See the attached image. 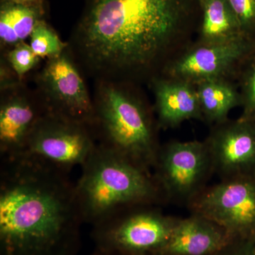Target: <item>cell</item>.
<instances>
[{
  "label": "cell",
  "instance_id": "cell-10",
  "mask_svg": "<svg viewBox=\"0 0 255 255\" xmlns=\"http://www.w3.org/2000/svg\"><path fill=\"white\" fill-rule=\"evenodd\" d=\"M0 92V155L4 160L21 153L48 113L36 90L28 88L25 82Z\"/></svg>",
  "mask_w": 255,
  "mask_h": 255
},
{
  "label": "cell",
  "instance_id": "cell-12",
  "mask_svg": "<svg viewBox=\"0 0 255 255\" xmlns=\"http://www.w3.org/2000/svg\"><path fill=\"white\" fill-rule=\"evenodd\" d=\"M231 238L210 220L194 215L176 221L167 244L157 255H209L224 249Z\"/></svg>",
  "mask_w": 255,
  "mask_h": 255
},
{
  "label": "cell",
  "instance_id": "cell-24",
  "mask_svg": "<svg viewBox=\"0 0 255 255\" xmlns=\"http://www.w3.org/2000/svg\"><path fill=\"white\" fill-rule=\"evenodd\" d=\"M46 0H0L4 2L12 3V4L24 5V6H38L46 4Z\"/></svg>",
  "mask_w": 255,
  "mask_h": 255
},
{
  "label": "cell",
  "instance_id": "cell-20",
  "mask_svg": "<svg viewBox=\"0 0 255 255\" xmlns=\"http://www.w3.org/2000/svg\"><path fill=\"white\" fill-rule=\"evenodd\" d=\"M241 28L255 22V0H228Z\"/></svg>",
  "mask_w": 255,
  "mask_h": 255
},
{
  "label": "cell",
  "instance_id": "cell-16",
  "mask_svg": "<svg viewBox=\"0 0 255 255\" xmlns=\"http://www.w3.org/2000/svg\"><path fill=\"white\" fill-rule=\"evenodd\" d=\"M202 34L209 43L238 37L241 29L228 0H201Z\"/></svg>",
  "mask_w": 255,
  "mask_h": 255
},
{
  "label": "cell",
  "instance_id": "cell-11",
  "mask_svg": "<svg viewBox=\"0 0 255 255\" xmlns=\"http://www.w3.org/2000/svg\"><path fill=\"white\" fill-rule=\"evenodd\" d=\"M212 170L225 179L255 177V122L243 119L219 129L208 144Z\"/></svg>",
  "mask_w": 255,
  "mask_h": 255
},
{
  "label": "cell",
  "instance_id": "cell-1",
  "mask_svg": "<svg viewBox=\"0 0 255 255\" xmlns=\"http://www.w3.org/2000/svg\"><path fill=\"white\" fill-rule=\"evenodd\" d=\"M185 13V0H85L68 48L95 80L125 81L155 63Z\"/></svg>",
  "mask_w": 255,
  "mask_h": 255
},
{
  "label": "cell",
  "instance_id": "cell-4",
  "mask_svg": "<svg viewBox=\"0 0 255 255\" xmlns=\"http://www.w3.org/2000/svg\"><path fill=\"white\" fill-rule=\"evenodd\" d=\"M125 85L95 80L92 131L97 143L149 170L159 152L152 120L143 102Z\"/></svg>",
  "mask_w": 255,
  "mask_h": 255
},
{
  "label": "cell",
  "instance_id": "cell-18",
  "mask_svg": "<svg viewBox=\"0 0 255 255\" xmlns=\"http://www.w3.org/2000/svg\"><path fill=\"white\" fill-rule=\"evenodd\" d=\"M29 38L32 50L41 59L46 60L61 54L69 46L68 42L62 41L46 18L37 23Z\"/></svg>",
  "mask_w": 255,
  "mask_h": 255
},
{
  "label": "cell",
  "instance_id": "cell-2",
  "mask_svg": "<svg viewBox=\"0 0 255 255\" xmlns=\"http://www.w3.org/2000/svg\"><path fill=\"white\" fill-rule=\"evenodd\" d=\"M1 161V255H77L84 222L69 174Z\"/></svg>",
  "mask_w": 255,
  "mask_h": 255
},
{
  "label": "cell",
  "instance_id": "cell-9",
  "mask_svg": "<svg viewBox=\"0 0 255 255\" xmlns=\"http://www.w3.org/2000/svg\"><path fill=\"white\" fill-rule=\"evenodd\" d=\"M155 178L161 191L177 199H193L212 170L208 145L198 141L174 142L159 150Z\"/></svg>",
  "mask_w": 255,
  "mask_h": 255
},
{
  "label": "cell",
  "instance_id": "cell-17",
  "mask_svg": "<svg viewBox=\"0 0 255 255\" xmlns=\"http://www.w3.org/2000/svg\"><path fill=\"white\" fill-rule=\"evenodd\" d=\"M197 93L201 112L211 122L224 120L238 102L234 89L215 78L204 80Z\"/></svg>",
  "mask_w": 255,
  "mask_h": 255
},
{
  "label": "cell",
  "instance_id": "cell-7",
  "mask_svg": "<svg viewBox=\"0 0 255 255\" xmlns=\"http://www.w3.org/2000/svg\"><path fill=\"white\" fill-rule=\"evenodd\" d=\"M36 91L47 113L93 127L95 107L80 66L69 48L48 58L34 76Z\"/></svg>",
  "mask_w": 255,
  "mask_h": 255
},
{
  "label": "cell",
  "instance_id": "cell-3",
  "mask_svg": "<svg viewBox=\"0 0 255 255\" xmlns=\"http://www.w3.org/2000/svg\"><path fill=\"white\" fill-rule=\"evenodd\" d=\"M81 169L75 196L84 224L92 227L123 210L150 205L162 193L148 169L100 144Z\"/></svg>",
  "mask_w": 255,
  "mask_h": 255
},
{
  "label": "cell",
  "instance_id": "cell-22",
  "mask_svg": "<svg viewBox=\"0 0 255 255\" xmlns=\"http://www.w3.org/2000/svg\"><path fill=\"white\" fill-rule=\"evenodd\" d=\"M248 120L255 122V70L252 74L248 87Z\"/></svg>",
  "mask_w": 255,
  "mask_h": 255
},
{
  "label": "cell",
  "instance_id": "cell-14",
  "mask_svg": "<svg viewBox=\"0 0 255 255\" xmlns=\"http://www.w3.org/2000/svg\"><path fill=\"white\" fill-rule=\"evenodd\" d=\"M153 85L161 124L173 127L202 114L197 91L185 82L155 80Z\"/></svg>",
  "mask_w": 255,
  "mask_h": 255
},
{
  "label": "cell",
  "instance_id": "cell-19",
  "mask_svg": "<svg viewBox=\"0 0 255 255\" xmlns=\"http://www.w3.org/2000/svg\"><path fill=\"white\" fill-rule=\"evenodd\" d=\"M17 75L20 81L24 82L26 75L38 67L41 59L32 50L29 44L21 42L7 52L1 53Z\"/></svg>",
  "mask_w": 255,
  "mask_h": 255
},
{
  "label": "cell",
  "instance_id": "cell-25",
  "mask_svg": "<svg viewBox=\"0 0 255 255\" xmlns=\"http://www.w3.org/2000/svg\"><path fill=\"white\" fill-rule=\"evenodd\" d=\"M89 255H119L113 254V253H108V252H105L103 251H101V250L97 249V248H95L94 249V251H92V253H90Z\"/></svg>",
  "mask_w": 255,
  "mask_h": 255
},
{
  "label": "cell",
  "instance_id": "cell-21",
  "mask_svg": "<svg viewBox=\"0 0 255 255\" xmlns=\"http://www.w3.org/2000/svg\"><path fill=\"white\" fill-rule=\"evenodd\" d=\"M0 61V91L12 88L23 83L20 81L17 75L3 55H1Z\"/></svg>",
  "mask_w": 255,
  "mask_h": 255
},
{
  "label": "cell",
  "instance_id": "cell-8",
  "mask_svg": "<svg viewBox=\"0 0 255 255\" xmlns=\"http://www.w3.org/2000/svg\"><path fill=\"white\" fill-rule=\"evenodd\" d=\"M191 204L195 214L216 223L232 239L255 243V177L225 179Z\"/></svg>",
  "mask_w": 255,
  "mask_h": 255
},
{
  "label": "cell",
  "instance_id": "cell-5",
  "mask_svg": "<svg viewBox=\"0 0 255 255\" xmlns=\"http://www.w3.org/2000/svg\"><path fill=\"white\" fill-rule=\"evenodd\" d=\"M142 205L128 208L92 226L95 248L119 255H157L176 221Z\"/></svg>",
  "mask_w": 255,
  "mask_h": 255
},
{
  "label": "cell",
  "instance_id": "cell-15",
  "mask_svg": "<svg viewBox=\"0 0 255 255\" xmlns=\"http://www.w3.org/2000/svg\"><path fill=\"white\" fill-rule=\"evenodd\" d=\"M46 13V4L24 6L0 1L1 53L30 38L37 23L44 19Z\"/></svg>",
  "mask_w": 255,
  "mask_h": 255
},
{
  "label": "cell",
  "instance_id": "cell-13",
  "mask_svg": "<svg viewBox=\"0 0 255 255\" xmlns=\"http://www.w3.org/2000/svg\"><path fill=\"white\" fill-rule=\"evenodd\" d=\"M245 51L239 36L228 41L209 43L196 48L176 63L174 73L184 78L208 80L216 78L231 66Z\"/></svg>",
  "mask_w": 255,
  "mask_h": 255
},
{
  "label": "cell",
  "instance_id": "cell-23",
  "mask_svg": "<svg viewBox=\"0 0 255 255\" xmlns=\"http://www.w3.org/2000/svg\"><path fill=\"white\" fill-rule=\"evenodd\" d=\"M239 241V245L232 251L223 255H255V243L248 241Z\"/></svg>",
  "mask_w": 255,
  "mask_h": 255
},
{
  "label": "cell",
  "instance_id": "cell-6",
  "mask_svg": "<svg viewBox=\"0 0 255 255\" xmlns=\"http://www.w3.org/2000/svg\"><path fill=\"white\" fill-rule=\"evenodd\" d=\"M91 128L47 114L14 159L70 173L82 167L97 146Z\"/></svg>",
  "mask_w": 255,
  "mask_h": 255
}]
</instances>
